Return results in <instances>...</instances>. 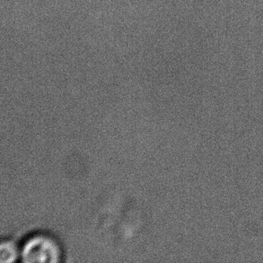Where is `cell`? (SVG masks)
Returning a JSON list of instances; mask_svg holds the SVG:
<instances>
[{
  "instance_id": "1",
  "label": "cell",
  "mask_w": 263,
  "mask_h": 263,
  "mask_svg": "<svg viewBox=\"0 0 263 263\" xmlns=\"http://www.w3.org/2000/svg\"><path fill=\"white\" fill-rule=\"evenodd\" d=\"M62 258V250L56 239L38 234L29 237L22 246L21 259L25 263H56Z\"/></svg>"
},
{
  "instance_id": "2",
  "label": "cell",
  "mask_w": 263,
  "mask_h": 263,
  "mask_svg": "<svg viewBox=\"0 0 263 263\" xmlns=\"http://www.w3.org/2000/svg\"><path fill=\"white\" fill-rule=\"evenodd\" d=\"M21 257V250H19L15 242L10 240L3 241L0 246V261L1 263H13Z\"/></svg>"
}]
</instances>
